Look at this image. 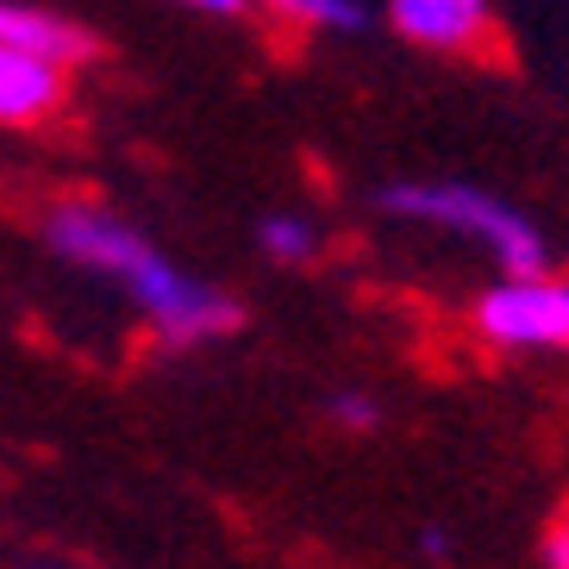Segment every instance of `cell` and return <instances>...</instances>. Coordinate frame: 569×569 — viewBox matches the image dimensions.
Instances as JSON below:
<instances>
[{
    "label": "cell",
    "mask_w": 569,
    "mask_h": 569,
    "mask_svg": "<svg viewBox=\"0 0 569 569\" xmlns=\"http://www.w3.org/2000/svg\"><path fill=\"white\" fill-rule=\"evenodd\" d=\"M276 13L301 19V26H326V32H363L369 7L363 0H269Z\"/></svg>",
    "instance_id": "7"
},
{
    "label": "cell",
    "mask_w": 569,
    "mask_h": 569,
    "mask_svg": "<svg viewBox=\"0 0 569 569\" xmlns=\"http://www.w3.org/2000/svg\"><path fill=\"white\" fill-rule=\"evenodd\" d=\"M257 244H263L269 257H276V263H307V257H313V226H307V219H295V213H269L263 226H257Z\"/></svg>",
    "instance_id": "8"
},
{
    "label": "cell",
    "mask_w": 569,
    "mask_h": 569,
    "mask_svg": "<svg viewBox=\"0 0 569 569\" xmlns=\"http://www.w3.org/2000/svg\"><path fill=\"white\" fill-rule=\"evenodd\" d=\"M0 44L51 57V63H82V57H94V38L82 26L57 19L51 7H26V0H0Z\"/></svg>",
    "instance_id": "6"
},
{
    "label": "cell",
    "mask_w": 569,
    "mask_h": 569,
    "mask_svg": "<svg viewBox=\"0 0 569 569\" xmlns=\"http://www.w3.org/2000/svg\"><path fill=\"white\" fill-rule=\"evenodd\" d=\"M376 207L395 219H426V226H445V232L482 244L507 276H538L551 263V244L526 213H513L507 201L482 194V188H463V182H388L376 194Z\"/></svg>",
    "instance_id": "2"
},
{
    "label": "cell",
    "mask_w": 569,
    "mask_h": 569,
    "mask_svg": "<svg viewBox=\"0 0 569 569\" xmlns=\"http://www.w3.org/2000/svg\"><path fill=\"white\" fill-rule=\"evenodd\" d=\"M388 19L426 51H469L488 32V0H388Z\"/></svg>",
    "instance_id": "4"
},
{
    "label": "cell",
    "mask_w": 569,
    "mask_h": 569,
    "mask_svg": "<svg viewBox=\"0 0 569 569\" xmlns=\"http://www.w3.org/2000/svg\"><path fill=\"white\" fill-rule=\"evenodd\" d=\"M44 244H51L57 257H69V263L94 269V276H113V282L138 301V313L157 326L163 345H182L188 351V345L238 332V319H244L232 295H219V288L182 276L138 226H126V219L107 213V207H88V201L57 207V213L44 219Z\"/></svg>",
    "instance_id": "1"
},
{
    "label": "cell",
    "mask_w": 569,
    "mask_h": 569,
    "mask_svg": "<svg viewBox=\"0 0 569 569\" xmlns=\"http://www.w3.org/2000/svg\"><path fill=\"white\" fill-rule=\"evenodd\" d=\"M419 551H432V557H445V551H451V538H445V532H419Z\"/></svg>",
    "instance_id": "12"
},
{
    "label": "cell",
    "mask_w": 569,
    "mask_h": 569,
    "mask_svg": "<svg viewBox=\"0 0 569 569\" xmlns=\"http://www.w3.org/2000/svg\"><path fill=\"white\" fill-rule=\"evenodd\" d=\"M545 557H551V569H569V526H557V532H551Z\"/></svg>",
    "instance_id": "11"
},
{
    "label": "cell",
    "mask_w": 569,
    "mask_h": 569,
    "mask_svg": "<svg viewBox=\"0 0 569 569\" xmlns=\"http://www.w3.org/2000/svg\"><path fill=\"white\" fill-rule=\"evenodd\" d=\"M57 101H63V63L0 44V119L7 126H32Z\"/></svg>",
    "instance_id": "5"
},
{
    "label": "cell",
    "mask_w": 569,
    "mask_h": 569,
    "mask_svg": "<svg viewBox=\"0 0 569 569\" xmlns=\"http://www.w3.org/2000/svg\"><path fill=\"white\" fill-rule=\"evenodd\" d=\"M182 7H201V13H219V19H232V13H244L251 0H182Z\"/></svg>",
    "instance_id": "10"
},
{
    "label": "cell",
    "mask_w": 569,
    "mask_h": 569,
    "mask_svg": "<svg viewBox=\"0 0 569 569\" xmlns=\"http://www.w3.org/2000/svg\"><path fill=\"white\" fill-rule=\"evenodd\" d=\"M332 419H338V426H357V432H369V426L382 419V407L369 401V395H332Z\"/></svg>",
    "instance_id": "9"
},
{
    "label": "cell",
    "mask_w": 569,
    "mask_h": 569,
    "mask_svg": "<svg viewBox=\"0 0 569 569\" xmlns=\"http://www.w3.org/2000/svg\"><path fill=\"white\" fill-rule=\"evenodd\" d=\"M476 332L507 351H563L569 345V282L538 276H507L476 301Z\"/></svg>",
    "instance_id": "3"
}]
</instances>
